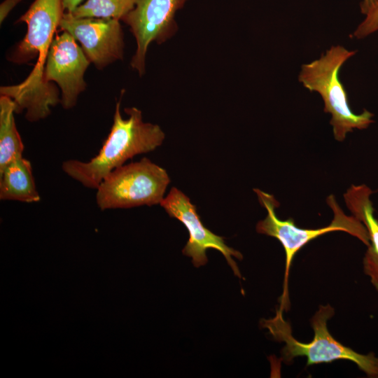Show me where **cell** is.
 <instances>
[{
	"mask_svg": "<svg viewBox=\"0 0 378 378\" xmlns=\"http://www.w3.org/2000/svg\"><path fill=\"white\" fill-rule=\"evenodd\" d=\"M356 50L349 51L341 46H332L319 59L303 64L298 76L299 81L311 92L321 94L323 111L332 115L335 139L343 141L354 129H365L372 122L373 114L367 110L354 113L348 103L346 92L339 79V71L344 62L354 55Z\"/></svg>",
	"mask_w": 378,
	"mask_h": 378,
	"instance_id": "cell-4",
	"label": "cell"
},
{
	"mask_svg": "<svg viewBox=\"0 0 378 378\" xmlns=\"http://www.w3.org/2000/svg\"><path fill=\"white\" fill-rule=\"evenodd\" d=\"M136 0H87L71 13L77 18L122 20L135 6Z\"/></svg>",
	"mask_w": 378,
	"mask_h": 378,
	"instance_id": "cell-14",
	"label": "cell"
},
{
	"mask_svg": "<svg viewBox=\"0 0 378 378\" xmlns=\"http://www.w3.org/2000/svg\"><path fill=\"white\" fill-rule=\"evenodd\" d=\"M378 2V0H363L360 4L361 11L366 14L368 10Z\"/></svg>",
	"mask_w": 378,
	"mask_h": 378,
	"instance_id": "cell-18",
	"label": "cell"
},
{
	"mask_svg": "<svg viewBox=\"0 0 378 378\" xmlns=\"http://www.w3.org/2000/svg\"><path fill=\"white\" fill-rule=\"evenodd\" d=\"M121 98L122 95L116 103L111 131L99 153L87 162L68 160L62 164L66 174L85 188L97 189L113 170L135 155L155 150L164 140L161 127L144 122L139 108H125L128 118H123Z\"/></svg>",
	"mask_w": 378,
	"mask_h": 378,
	"instance_id": "cell-2",
	"label": "cell"
},
{
	"mask_svg": "<svg viewBox=\"0 0 378 378\" xmlns=\"http://www.w3.org/2000/svg\"><path fill=\"white\" fill-rule=\"evenodd\" d=\"M365 15V20L354 33L357 38H365L378 31V2L368 10Z\"/></svg>",
	"mask_w": 378,
	"mask_h": 378,
	"instance_id": "cell-15",
	"label": "cell"
},
{
	"mask_svg": "<svg viewBox=\"0 0 378 378\" xmlns=\"http://www.w3.org/2000/svg\"><path fill=\"white\" fill-rule=\"evenodd\" d=\"M59 27L80 43L86 57L97 69L122 59L124 41L120 20L77 18L64 12Z\"/></svg>",
	"mask_w": 378,
	"mask_h": 378,
	"instance_id": "cell-9",
	"label": "cell"
},
{
	"mask_svg": "<svg viewBox=\"0 0 378 378\" xmlns=\"http://www.w3.org/2000/svg\"><path fill=\"white\" fill-rule=\"evenodd\" d=\"M371 190L365 185L355 186L344 194V201L354 216L365 226L370 245L363 258V270L378 291V220L374 216Z\"/></svg>",
	"mask_w": 378,
	"mask_h": 378,
	"instance_id": "cell-11",
	"label": "cell"
},
{
	"mask_svg": "<svg viewBox=\"0 0 378 378\" xmlns=\"http://www.w3.org/2000/svg\"><path fill=\"white\" fill-rule=\"evenodd\" d=\"M188 0H136L134 8L122 20L134 35L136 48L130 65L139 76L145 73L146 56L152 42L159 44L177 30L175 15Z\"/></svg>",
	"mask_w": 378,
	"mask_h": 378,
	"instance_id": "cell-7",
	"label": "cell"
},
{
	"mask_svg": "<svg viewBox=\"0 0 378 378\" xmlns=\"http://www.w3.org/2000/svg\"><path fill=\"white\" fill-rule=\"evenodd\" d=\"M281 309H276L275 316L260 321L278 342L285 344L282 351V360L287 364L298 356L307 358V365H312L331 363L337 360L354 362L368 376L378 377V358L373 353L360 354L336 340L327 328V321L335 314L330 305H321L311 320L314 338L310 342L302 343L292 335L291 326L283 316Z\"/></svg>",
	"mask_w": 378,
	"mask_h": 378,
	"instance_id": "cell-3",
	"label": "cell"
},
{
	"mask_svg": "<svg viewBox=\"0 0 378 378\" xmlns=\"http://www.w3.org/2000/svg\"><path fill=\"white\" fill-rule=\"evenodd\" d=\"M15 105L10 97H0V169L12 159L23 154L24 145L17 130Z\"/></svg>",
	"mask_w": 378,
	"mask_h": 378,
	"instance_id": "cell-13",
	"label": "cell"
},
{
	"mask_svg": "<svg viewBox=\"0 0 378 378\" xmlns=\"http://www.w3.org/2000/svg\"><path fill=\"white\" fill-rule=\"evenodd\" d=\"M83 0H62L63 8L65 12L72 13Z\"/></svg>",
	"mask_w": 378,
	"mask_h": 378,
	"instance_id": "cell-17",
	"label": "cell"
},
{
	"mask_svg": "<svg viewBox=\"0 0 378 378\" xmlns=\"http://www.w3.org/2000/svg\"><path fill=\"white\" fill-rule=\"evenodd\" d=\"M22 0H4L0 5V22L4 21L10 12Z\"/></svg>",
	"mask_w": 378,
	"mask_h": 378,
	"instance_id": "cell-16",
	"label": "cell"
},
{
	"mask_svg": "<svg viewBox=\"0 0 378 378\" xmlns=\"http://www.w3.org/2000/svg\"><path fill=\"white\" fill-rule=\"evenodd\" d=\"M90 62L75 38L67 31L54 37L44 70L46 83L55 82L61 90L64 109L76 105L79 94L86 88L84 75Z\"/></svg>",
	"mask_w": 378,
	"mask_h": 378,
	"instance_id": "cell-10",
	"label": "cell"
},
{
	"mask_svg": "<svg viewBox=\"0 0 378 378\" xmlns=\"http://www.w3.org/2000/svg\"><path fill=\"white\" fill-rule=\"evenodd\" d=\"M253 190L257 194L260 204L267 212L266 217L257 223L256 231L278 239L285 251L284 289L279 306L284 311L289 307L288 280L293 260L295 254L309 241L330 232L343 231L358 238L366 246L370 245V237L365 226L355 216H346L332 195L327 198V203L334 214L331 223L321 228L304 229L296 226L291 218L282 220L276 216L275 209L279 206V203L273 195L260 189L255 188Z\"/></svg>",
	"mask_w": 378,
	"mask_h": 378,
	"instance_id": "cell-5",
	"label": "cell"
},
{
	"mask_svg": "<svg viewBox=\"0 0 378 378\" xmlns=\"http://www.w3.org/2000/svg\"><path fill=\"white\" fill-rule=\"evenodd\" d=\"M171 218L181 221L189 233V239L182 252L192 258V264L199 267L206 264V251L214 248L220 252L234 274L241 278L239 270L232 256L242 259L241 253L227 246L224 238L207 229L201 221L197 208L182 191L173 187L160 204Z\"/></svg>",
	"mask_w": 378,
	"mask_h": 378,
	"instance_id": "cell-8",
	"label": "cell"
},
{
	"mask_svg": "<svg viewBox=\"0 0 378 378\" xmlns=\"http://www.w3.org/2000/svg\"><path fill=\"white\" fill-rule=\"evenodd\" d=\"M0 200L24 203L40 201L31 164L22 155H17L0 169Z\"/></svg>",
	"mask_w": 378,
	"mask_h": 378,
	"instance_id": "cell-12",
	"label": "cell"
},
{
	"mask_svg": "<svg viewBox=\"0 0 378 378\" xmlns=\"http://www.w3.org/2000/svg\"><path fill=\"white\" fill-rule=\"evenodd\" d=\"M64 12L62 0H34L17 21L25 22L27 31L8 59L15 64L26 63L35 58L37 61L23 82L2 86L0 92L13 99L15 113L25 111V118L29 122L46 118L51 108L61 102L57 88L52 83L45 81L44 70L54 34Z\"/></svg>",
	"mask_w": 378,
	"mask_h": 378,
	"instance_id": "cell-1",
	"label": "cell"
},
{
	"mask_svg": "<svg viewBox=\"0 0 378 378\" xmlns=\"http://www.w3.org/2000/svg\"><path fill=\"white\" fill-rule=\"evenodd\" d=\"M170 183L167 171L147 158L113 170L97 187L101 210L160 204Z\"/></svg>",
	"mask_w": 378,
	"mask_h": 378,
	"instance_id": "cell-6",
	"label": "cell"
}]
</instances>
